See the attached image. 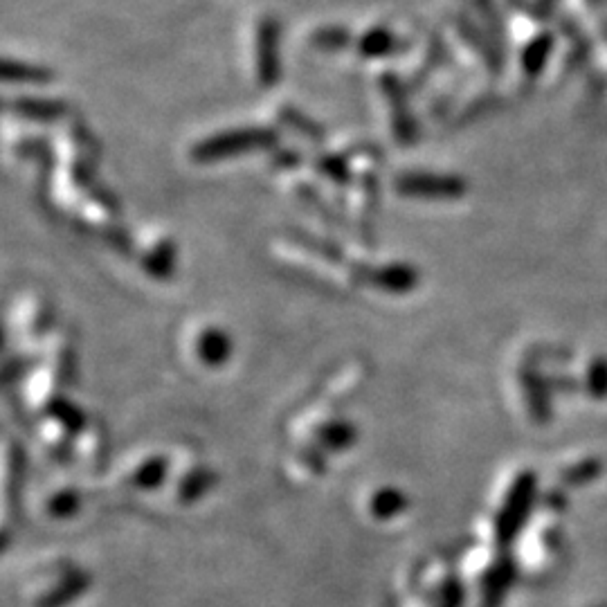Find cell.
I'll use <instances>...</instances> for the list:
<instances>
[{"mask_svg": "<svg viewBox=\"0 0 607 607\" xmlns=\"http://www.w3.org/2000/svg\"><path fill=\"white\" fill-rule=\"evenodd\" d=\"M536 495H538V479L531 470H524V473L515 477L509 493L504 497L502 513L500 518H497V533H500V538L509 540L518 533L524 520L529 518L531 506L536 502Z\"/></svg>", "mask_w": 607, "mask_h": 607, "instance_id": "cell-1", "label": "cell"}, {"mask_svg": "<svg viewBox=\"0 0 607 607\" xmlns=\"http://www.w3.org/2000/svg\"><path fill=\"white\" fill-rule=\"evenodd\" d=\"M268 142H273V133L259 131V129H243V131H232L216 135L212 140H205L194 149V158L198 160H221L230 156H239L241 151L255 149V147H266Z\"/></svg>", "mask_w": 607, "mask_h": 607, "instance_id": "cell-2", "label": "cell"}, {"mask_svg": "<svg viewBox=\"0 0 607 607\" xmlns=\"http://www.w3.org/2000/svg\"><path fill=\"white\" fill-rule=\"evenodd\" d=\"M398 187L407 196L421 198H457L466 192L464 183L455 176H428L414 174L398 180Z\"/></svg>", "mask_w": 607, "mask_h": 607, "instance_id": "cell-3", "label": "cell"}, {"mask_svg": "<svg viewBox=\"0 0 607 607\" xmlns=\"http://www.w3.org/2000/svg\"><path fill=\"white\" fill-rule=\"evenodd\" d=\"M201 356L210 365H221L230 356V340L225 338L223 331H205L201 338Z\"/></svg>", "mask_w": 607, "mask_h": 607, "instance_id": "cell-4", "label": "cell"}, {"mask_svg": "<svg viewBox=\"0 0 607 607\" xmlns=\"http://www.w3.org/2000/svg\"><path fill=\"white\" fill-rule=\"evenodd\" d=\"M585 392L592 398H605L607 396V360L596 358L585 376Z\"/></svg>", "mask_w": 607, "mask_h": 607, "instance_id": "cell-5", "label": "cell"}, {"mask_svg": "<svg viewBox=\"0 0 607 607\" xmlns=\"http://www.w3.org/2000/svg\"><path fill=\"white\" fill-rule=\"evenodd\" d=\"M601 470H603V464L599 459H587V461H581V464L567 468L563 479L569 486H583L587 482H594V479L601 475Z\"/></svg>", "mask_w": 607, "mask_h": 607, "instance_id": "cell-6", "label": "cell"}, {"mask_svg": "<svg viewBox=\"0 0 607 607\" xmlns=\"http://www.w3.org/2000/svg\"><path fill=\"white\" fill-rule=\"evenodd\" d=\"M529 383V403H531V412L536 419L545 421L549 416V396H547V385L542 383V378L533 376L527 380Z\"/></svg>", "mask_w": 607, "mask_h": 607, "instance_id": "cell-7", "label": "cell"}, {"mask_svg": "<svg viewBox=\"0 0 607 607\" xmlns=\"http://www.w3.org/2000/svg\"><path fill=\"white\" fill-rule=\"evenodd\" d=\"M394 50V36L387 30H374L362 39V52L369 57H383V54Z\"/></svg>", "mask_w": 607, "mask_h": 607, "instance_id": "cell-8", "label": "cell"}, {"mask_svg": "<svg viewBox=\"0 0 607 607\" xmlns=\"http://www.w3.org/2000/svg\"><path fill=\"white\" fill-rule=\"evenodd\" d=\"M3 75L7 79H18V81H30V84H43L48 79V72L39 70V68H27L23 63H5Z\"/></svg>", "mask_w": 607, "mask_h": 607, "instance_id": "cell-9", "label": "cell"}, {"mask_svg": "<svg viewBox=\"0 0 607 607\" xmlns=\"http://www.w3.org/2000/svg\"><path fill=\"white\" fill-rule=\"evenodd\" d=\"M403 506V495L394 491V488H387V491H380L374 497V513L380 515V518H387V515H394L398 509Z\"/></svg>", "mask_w": 607, "mask_h": 607, "instance_id": "cell-10", "label": "cell"}, {"mask_svg": "<svg viewBox=\"0 0 607 607\" xmlns=\"http://www.w3.org/2000/svg\"><path fill=\"white\" fill-rule=\"evenodd\" d=\"M162 475H165V461H151V464L140 468V473L135 475V482L140 486H156Z\"/></svg>", "mask_w": 607, "mask_h": 607, "instance_id": "cell-11", "label": "cell"}, {"mask_svg": "<svg viewBox=\"0 0 607 607\" xmlns=\"http://www.w3.org/2000/svg\"><path fill=\"white\" fill-rule=\"evenodd\" d=\"M23 111L30 113L36 120V115H43V117L54 115V113H57V106L50 104V102H39V104L32 102V104H23Z\"/></svg>", "mask_w": 607, "mask_h": 607, "instance_id": "cell-12", "label": "cell"}]
</instances>
